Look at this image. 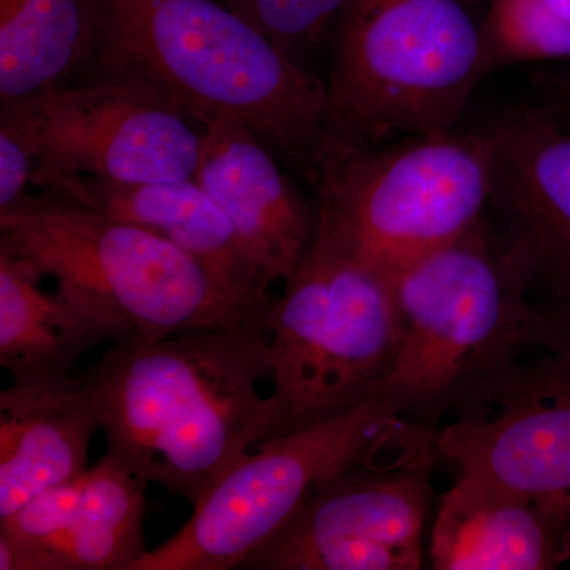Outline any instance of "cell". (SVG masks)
<instances>
[{
	"label": "cell",
	"instance_id": "obj_19",
	"mask_svg": "<svg viewBox=\"0 0 570 570\" xmlns=\"http://www.w3.org/2000/svg\"><path fill=\"white\" fill-rule=\"evenodd\" d=\"M104 21L105 0H0V104L89 71Z\"/></svg>",
	"mask_w": 570,
	"mask_h": 570
},
{
	"label": "cell",
	"instance_id": "obj_13",
	"mask_svg": "<svg viewBox=\"0 0 570 570\" xmlns=\"http://www.w3.org/2000/svg\"><path fill=\"white\" fill-rule=\"evenodd\" d=\"M490 134L494 232L530 294L549 302L570 288V127L535 107Z\"/></svg>",
	"mask_w": 570,
	"mask_h": 570
},
{
	"label": "cell",
	"instance_id": "obj_11",
	"mask_svg": "<svg viewBox=\"0 0 570 570\" xmlns=\"http://www.w3.org/2000/svg\"><path fill=\"white\" fill-rule=\"evenodd\" d=\"M439 456L570 519V366L540 351L471 390L438 426Z\"/></svg>",
	"mask_w": 570,
	"mask_h": 570
},
{
	"label": "cell",
	"instance_id": "obj_1",
	"mask_svg": "<svg viewBox=\"0 0 570 570\" xmlns=\"http://www.w3.org/2000/svg\"><path fill=\"white\" fill-rule=\"evenodd\" d=\"M265 324L112 343L81 377L107 453L168 493L197 504L272 423Z\"/></svg>",
	"mask_w": 570,
	"mask_h": 570
},
{
	"label": "cell",
	"instance_id": "obj_17",
	"mask_svg": "<svg viewBox=\"0 0 570 570\" xmlns=\"http://www.w3.org/2000/svg\"><path fill=\"white\" fill-rule=\"evenodd\" d=\"M100 430L81 377L13 381L0 392V520L86 471Z\"/></svg>",
	"mask_w": 570,
	"mask_h": 570
},
{
	"label": "cell",
	"instance_id": "obj_6",
	"mask_svg": "<svg viewBox=\"0 0 570 570\" xmlns=\"http://www.w3.org/2000/svg\"><path fill=\"white\" fill-rule=\"evenodd\" d=\"M284 284L265 321L272 356L265 442L346 414L376 395L400 341L393 277L318 219L313 245Z\"/></svg>",
	"mask_w": 570,
	"mask_h": 570
},
{
	"label": "cell",
	"instance_id": "obj_8",
	"mask_svg": "<svg viewBox=\"0 0 570 570\" xmlns=\"http://www.w3.org/2000/svg\"><path fill=\"white\" fill-rule=\"evenodd\" d=\"M417 426L376 393L346 414L265 442L194 505L181 530L132 570L242 568L322 485L395 448Z\"/></svg>",
	"mask_w": 570,
	"mask_h": 570
},
{
	"label": "cell",
	"instance_id": "obj_3",
	"mask_svg": "<svg viewBox=\"0 0 570 570\" xmlns=\"http://www.w3.org/2000/svg\"><path fill=\"white\" fill-rule=\"evenodd\" d=\"M392 277L400 341L377 393L401 417L438 428L485 379L542 351L546 314L487 216Z\"/></svg>",
	"mask_w": 570,
	"mask_h": 570
},
{
	"label": "cell",
	"instance_id": "obj_23",
	"mask_svg": "<svg viewBox=\"0 0 570 570\" xmlns=\"http://www.w3.org/2000/svg\"><path fill=\"white\" fill-rule=\"evenodd\" d=\"M558 69L539 71L534 77L539 108L570 127V62Z\"/></svg>",
	"mask_w": 570,
	"mask_h": 570
},
{
	"label": "cell",
	"instance_id": "obj_20",
	"mask_svg": "<svg viewBox=\"0 0 570 570\" xmlns=\"http://www.w3.org/2000/svg\"><path fill=\"white\" fill-rule=\"evenodd\" d=\"M482 31L490 71L570 62V0H491Z\"/></svg>",
	"mask_w": 570,
	"mask_h": 570
},
{
	"label": "cell",
	"instance_id": "obj_16",
	"mask_svg": "<svg viewBox=\"0 0 570 570\" xmlns=\"http://www.w3.org/2000/svg\"><path fill=\"white\" fill-rule=\"evenodd\" d=\"M436 570H550L570 560V519L497 483L460 474L431 530Z\"/></svg>",
	"mask_w": 570,
	"mask_h": 570
},
{
	"label": "cell",
	"instance_id": "obj_4",
	"mask_svg": "<svg viewBox=\"0 0 570 570\" xmlns=\"http://www.w3.org/2000/svg\"><path fill=\"white\" fill-rule=\"evenodd\" d=\"M0 253L50 277L56 294L141 340L265 324L239 309L167 238L61 195L0 213Z\"/></svg>",
	"mask_w": 570,
	"mask_h": 570
},
{
	"label": "cell",
	"instance_id": "obj_21",
	"mask_svg": "<svg viewBox=\"0 0 570 570\" xmlns=\"http://www.w3.org/2000/svg\"><path fill=\"white\" fill-rule=\"evenodd\" d=\"M299 61L335 29L348 0H223ZM302 62V61H299Z\"/></svg>",
	"mask_w": 570,
	"mask_h": 570
},
{
	"label": "cell",
	"instance_id": "obj_5",
	"mask_svg": "<svg viewBox=\"0 0 570 570\" xmlns=\"http://www.w3.org/2000/svg\"><path fill=\"white\" fill-rule=\"evenodd\" d=\"M461 0H348L333 29L324 134L356 146L453 129L487 77Z\"/></svg>",
	"mask_w": 570,
	"mask_h": 570
},
{
	"label": "cell",
	"instance_id": "obj_9",
	"mask_svg": "<svg viewBox=\"0 0 570 570\" xmlns=\"http://www.w3.org/2000/svg\"><path fill=\"white\" fill-rule=\"evenodd\" d=\"M436 436L438 428L420 425L395 448L341 472L239 569L425 568Z\"/></svg>",
	"mask_w": 570,
	"mask_h": 570
},
{
	"label": "cell",
	"instance_id": "obj_14",
	"mask_svg": "<svg viewBox=\"0 0 570 570\" xmlns=\"http://www.w3.org/2000/svg\"><path fill=\"white\" fill-rule=\"evenodd\" d=\"M200 130L195 181L234 225L266 283H285L313 245L317 206L311 208L273 149L245 124L216 119Z\"/></svg>",
	"mask_w": 570,
	"mask_h": 570
},
{
	"label": "cell",
	"instance_id": "obj_22",
	"mask_svg": "<svg viewBox=\"0 0 570 570\" xmlns=\"http://www.w3.org/2000/svg\"><path fill=\"white\" fill-rule=\"evenodd\" d=\"M37 159L28 135L9 115L0 112V213L29 197Z\"/></svg>",
	"mask_w": 570,
	"mask_h": 570
},
{
	"label": "cell",
	"instance_id": "obj_12",
	"mask_svg": "<svg viewBox=\"0 0 570 570\" xmlns=\"http://www.w3.org/2000/svg\"><path fill=\"white\" fill-rule=\"evenodd\" d=\"M146 485L105 453L0 520V570H132L149 551Z\"/></svg>",
	"mask_w": 570,
	"mask_h": 570
},
{
	"label": "cell",
	"instance_id": "obj_2",
	"mask_svg": "<svg viewBox=\"0 0 570 570\" xmlns=\"http://www.w3.org/2000/svg\"><path fill=\"white\" fill-rule=\"evenodd\" d=\"M89 71L198 127L245 124L305 170L324 135L326 82L223 0H105Z\"/></svg>",
	"mask_w": 570,
	"mask_h": 570
},
{
	"label": "cell",
	"instance_id": "obj_7",
	"mask_svg": "<svg viewBox=\"0 0 570 570\" xmlns=\"http://www.w3.org/2000/svg\"><path fill=\"white\" fill-rule=\"evenodd\" d=\"M490 130H455L356 146L322 135L306 174L318 223L393 276L466 234L490 205Z\"/></svg>",
	"mask_w": 570,
	"mask_h": 570
},
{
	"label": "cell",
	"instance_id": "obj_15",
	"mask_svg": "<svg viewBox=\"0 0 570 570\" xmlns=\"http://www.w3.org/2000/svg\"><path fill=\"white\" fill-rule=\"evenodd\" d=\"M32 186L164 236L189 254L239 309L265 321L275 299L269 294L272 285L258 272L223 209L195 178L126 184L51 175L36 176Z\"/></svg>",
	"mask_w": 570,
	"mask_h": 570
},
{
	"label": "cell",
	"instance_id": "obj_18",
	"mask_svg": "<svg viewBox=\"0 0 570 570\" xmlns=\"http://www.w3.org/2000/svg\"><path fill=\"white\" fill-rule=\"evenodd\" d=\"M28 266L0 253V365L13 381L67 376L86 352L129 337L112 322L47 294Z\"/></svg>",
	"mask_w": 570,
	"mask_h": 570
},
{
	"label": "cell",
	"instance_id": "obj_24",
	"mask_svg": "<svg viewBox=\"0 0 570 570\" xmlns=\"http://www.w3.org/2000/svg\"><path fill=\"white\" fill-rule=\"evenodd\" d=\"M546 314L542 351L550 352L570 366V288L542 305Z\"/></svg>",
	"mask_w": 570,
	"mask_h": 570
},
{
	"label": "cell",
	"instance_id": "obj_10",
	"mask_svg": "<svg viewBox=\"0 0 570 570\" xmlns=\"http://www.w3.org/2000/svg\"><path fill=\"white\" fill-rule=\"evenodd\" d=\"M0 112L28 135L37 159L33 178L186 181L195 178L200 160V127L121 86H62L0 104Z\"/></svg>",
	"mask_w": 570,
	"mask_h": 570
}]
</instances>
